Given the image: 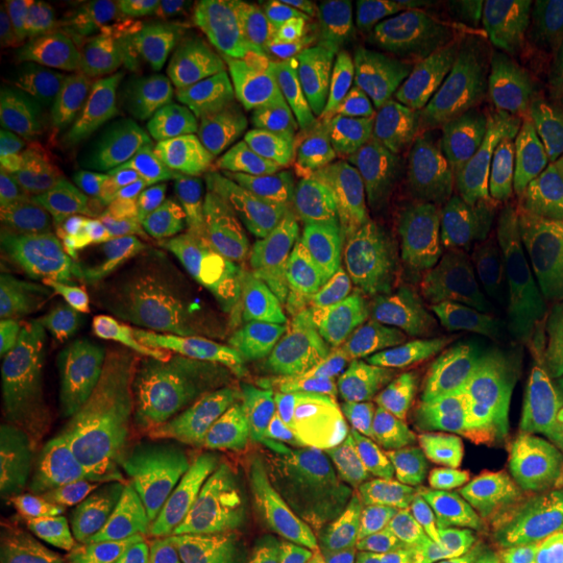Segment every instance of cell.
<instances>
[{"label":"cell","mask_w":563,"mask_h":563,"mask_svg":"<svg viewBox=\"0 0 563 563\" xmlns=\"http://www.w3.org/2000/svg\"><path fill=\"white\" fill-rule=\"evenodd\" d=\"M483 332L444 239L357 181L181 232L101 307V351L132 376L181 369L383 426L476 420Z\"/></svg>","instance_id":"obj_1"},{"label":"cell","mask_w":563,"mask_h":563,"mask_svg":"<svg viewBox=\"0 0 563 563\" xmlns=\"http://www.w3.org/2000/svg\"><path fill=\"white\" fill-rule=\"evenodd\" d=\"M395 457L251 388L151 369L95 413L57 495L151 563H351Z\"/></svg>","instance_id":"obj_2"},{"label":"cell","mask_w":563,"mask_h":563,"mask_svg":"<svg viewBox=\"0 0 563 563\" xmlns=\"http://www.w3.org/2000/svg\"><path fill=\"white\" fill-rule=\"evenodd\" d=\"M339 125L320 51L263 7H195L163 81L151 188L163 225L201 232L325 188Z\"/></svg>","instance_id":"obj_3"},{"label":"cell","mask_w":563,"mask_h":563,"mask_svg":"<svg viewBox=\"0 0 563 563\" xmlns=\"http://www.w3.org/2000/svg\"><path fill=\"white\" fill-rule=\"evenodd\" d=\"M388 188L439 220H526L563 207V7L488 25L376 132Z\"/></svg>","instance_id":"obj_4"},{"label":"cell","mask_w":563,"mask_h":563,"mask_svg":"<svg viewBox=\"0 0 563 563\" xmlns=\"http://www.w3.org/2000/svg\"><path fill=\"white\" fill-rule=\"evenodd\" d=\"M188 20L195 0H44L25 20V38L44 63L88 195L120 257L163 225L151 188V144L169 57Z\"/></svg>","instance_id":"obj_5"},{"label":"cell","mask_w":563,"mask_h":563,"mask_svg":"<svg viewBox=\"0 0 563 563\" xmlns=\"http://www.w3.org/2000/svg\"><path fill=\"white\" fill-rule=\"evenodd\" d=\"M558 501L495 439L401 451L351 563H539Z\"/></svg>","instance_id":"obj_6"},{"label":"cell","mask_w":563,"mask_h":563,"mask_svg":"<svg viewBox=\"0 0 563 563\" xmlns=\"http://www.w3.org/2000/svg\"><path fill=\"white\" fill-rule=\"evenodd\" d=\"M0 244L7 276L20 282L95 276L120 263L25 25L0 44Z\"/></svg>","instance_id":"obj_7"},{"label":"cell","mask_w":563,"mask_h":563,"mask_svg":"<svg viewBox=\"0 0 563 563\" xmlns=\"http://www.w3.org/2000/svg\"><path fill=\"white\" fill-rule=\"evenodd\" d=\"M476 426L532 470L563 463V225L539 232L483 307Z\"/></svg>","instance_id":"obj_8"},{"label":"cell","mask_w":563,"mask_h":563,"mask_svg":"<svg viewBox=\"0 0 563 563\" xmlns=\"http://www.w3.org/2000/svg\"><path fill=\"white\" fill-rule=\"evenodd\" d=\"M0 563H151L144 551L107 539L81 520H13L7 526V544H0Z\"/></svg>","instance_id":"obj_9"},{"label":"cell","mask_w":563,"mask_h":563,"mask_svg":"<svg viewBox=\"0 0 563 563\" xmlns=\"http://www.w3.org/2000/svg\"><path fill=\"white\" fill-rule=\"evenodd\" d=\"M539 563H563V495H558V514H551V526H544Z\"/></svg>","instance_id":"obj_10"}]
</instances>
